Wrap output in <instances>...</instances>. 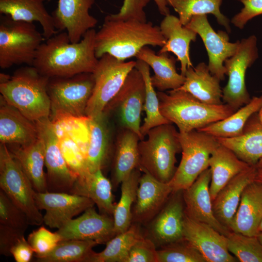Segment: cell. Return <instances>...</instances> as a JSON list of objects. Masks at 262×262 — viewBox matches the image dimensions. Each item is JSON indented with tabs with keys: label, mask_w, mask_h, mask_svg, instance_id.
I'll use <instances>...</instances> for the list:
<instances>
[{
	"label": "cell",
	"mask_w": 262,
	"mask_h": 262,
	"mask_svg": "<svg viewBox=\"0 0 262 262\" xmlns=\"http://www.w3.org/2000/svg\"><path fill=\"white\" fill-rule=\"evenodd\" d=\"M96 33L94 29H90L77 43L70 42L66 32L55 34L41 44L33 66L49 78L93 73L98 61Z\"/></svg>",
	"instance_id": "6da1fadb"
},
{
	"label": "cell",
	"mask_w": 262,
	"mask_h": 262,
	"mask_svg": "<svg viewBox=\"0 0 262 262\" xmlns=\"http://www.w3.org/2000/svg\"><path fill=\"white\" fill-rule=\"evenodd\" d=\"M166 43L160 27L150 21L117 19L110 15L95 36V51L99 59L109 54L119 61L135 57L148 45L162 47Z\"/></svg>",
	"instance_id": "7a4b0ae2"
},
{
	"label": "cell",
	"mask_w": 262,
	"mask_h": 262,
	"mask_svg": "<svg viewBox=\"0 0 262 262\" xmlns=\"http://www.w3.org/2000/svg\"><path fill=\"white\" fill-rule=\"evenodd\" d=\"M157 93L161 114L171 123L175 124L180 133L199 130L224 119L236 111L225 103H203L180 90Z\"/></svg>",
	"instance_id": "3957f363"
},
{
	"label": "cell",
	"mask_w": 262,
	"mask_h": 262,
	"mask_svg": "<svg viewBox=\"0 0 262 262\" xmlns=\"http://www.w3.org/2000/svg\"><path fill=\"white\" fill-rule=\"evenodd\" d=\"M49 80L33 66L22 67L0 82V95L33 121L48 118L51 111Z\"/></svg>",
	"instance_id": "277c9868"
},
{
	"label": "cell",
	"mask_w": 262,
	"mask_h": 262,
	"mask_svg": "<svg viewBox=\"0 0 262 262\" xmlns=\"http://www.w3.org/2000/svg\"><path fill=\"white\" fill-rule=\"evenodd\" d=\"M147 136L138 143V168L160 181L169 182L177 168L176 155L181 152L179 131L169 123L152 128Z\"/></svg>",
	"instance_id": "5b68a950"
},
{
	"label": "cell",
	"mask_w": 262,
	"mask_h": 262,
	"mask_svg": "<svg viewBox=\"0 0 262 262\" xmlns=\"http://www.w3.org/2000/svg\"><path fill=\"white\" fill-rule=\"evenodd\" d=\"M0 20V67L33 66L44 37L31 22L15 21L2 15Z\"/></svg>",
	"instance_id": "8992f818"
},
{
	"label": "cell",
	"mask_w": 262,
	"mask_h": 262,
	"mask_svg": "<svg viewBox=\"0 0 262 262\" xmlns=\"http://www.w3.org/2000/svg\"><path fill=\"white\" fill-rule=\"evenodd\" d=\"M95 81L92 73L69 77L49 78L48 92L50 99L53 121L64 118L85 117Z\"/></svg>",
	"instance_id": "52a82bcc"
},
{
	"label": "cell",
	"mask_w": 262,
	"mask_h": 262,
	"mask_svg": "<svg viewBox=\"0 0 262 262\" xmlns=\"http://www.w3.org/2000/svg\"><path fill=\"white\" fill-rule=\"evenodd\" d=\"M179 138L181 159L169 181L173 192L187 189L209 168L212 153L220 145L217 138L199 130L179 132Z\"/></svg>",
	"instance_id": "ba28073f"
},
{
	"label": "cell",
	"mask_w": 262,
	"mask_h": 262,
	"mask_svg": "<svg viewBox=\"0 0 262 262\" xmlns=\"http://www.w3.org/2000/svg\"><path fill=\"white\" fill-rule=\"evenodd\" d=\"M0 188L27 215L31 225L40 226L43 216L35 202L34 190L7 145L0 144Z\"/></svg>",
	"instance_id": "9c48e42d"
},
{
	"label": "cell",
	"mask_w": 262,
	"mask_h": 262,
	"mask_svg": "<svg viewBox=\"0 0 262 262\" xmlns=\"http://www.w3.org/2000/svg\"><path fill=\"white\" fill-rule=\"evenodd\" d=\"M136 61H119L109 54L98 59L92 73L95 85L88 101L86 116L92 118L102 113L118 93L128 75L135 67Z\"/></svg>",
	"instance_id": "30bf717a"
},
{
	"label": "cell",
	"mask_w": 262,
	"mask_h": 262,
	"mask_svg": "<svg viewBox=\"0 0 262 262\" xmlns=\"http://www.w3.org/2000/svg\"><path fill=\"white\" fill-rule=\"evenodd\" d=\"M257 43V37L254 35L242 39L235 53L224 62L229 79L222 89V101L235 110L251 100L245 76L246 69L258 58Z\"/></svg>",
	"instance_id": "8fae6325"
},
{
	"label": "cell",
	"mask_w": 262,
	"mask_h": 262,
	"mask_svg": "<svg viewBox=\"0 0 262 262\" xmlns=\"http://www.w3.org/2000/svg\"><path fill=\"white\" fill-rule=\"evenodd\" d=\"M35 122L38 135L44 146L48 191L70 193L77 176L69 168L63 156L54 123L49 117Z\"/></svg>",
	"instance_id": "7c38bea8"
},
{
	"label": "cell",
	"mask_w": 262,
	"mask_h": 262,
	"mask_svg": "<svg viewBox=\"0 0 262 262\" xmlns=\"http://www.w3.org/2000/svg\"><path fill=\"white\" fill-rule=\"evenodd\" d=\"M143 77L136 68L128 75L123 85L103 111L116 115L121 129L131 130L142 140L140 133L141 115L145 99Z\"/></svg>",
	"instance_id": "4fadbf2b"
},
{
	"label": "cell",
	"mask_w": 262,
	"mask_h": 262,
	"mask_svg": "<svg viewBox=\"0 0 262 262\" xmlns=\"http://www.w3.org/2000/svg\"><path fill=\"white\" fill-rule=\"evenodd\" d=\"M185 26L200 36L208 55V66L211 73L220 81L223 80L226 74L224 62L235 53L240 41L230 42L229 35L225 32H216L210 24L207 15L193 16Z\"/></svg>",
	"instance_id": "5bb4252c"
},
{
	"label": "cell",
	"mask_w": 262,
	"mask_h": 262,
	"mask_svg": "<svg viewBox=\"0 0 262 262\" xmlns=\"http://www.w3.org/2000/svg\"><path fill=\"white\" fill-rule=\"evenodd\" d=\"M33 196L38 209L46 212L44 223L52 229H60L75 216L95 205L87 197L68 193L34 191Z\"/></svg>",
	"instance_id": "9a60e30c"
},
{
	"label": "cell",
	"mask_w": 262,
	"mask_h": 262,
	"mask_svg": "<svg viewBox=\"0 0 262 262\" xmlns=\"http://www.w3.org/2000/svg\"><path fill=\"white\" fill-rule=\"evenodd\" d=\"M183 239L195 247L207 262H235L229 252L227 237L210 226L185 215Z\"/></svg>",
	"instance_id": "2e32d148"
},
{
	"label": "cell",
	"mask_w": 262,
	"mask_h": 262,
	"mask_svg": "<svg viewBox=\"0 0 262 262\" xmlns=\"http://www.w3.org/2000/svg\"><path fill=\"white\" fill-rule=\"evenodd\" d=\"M185 215L183 191L173 192L150 223L149 238L156 246L162 247L184 239Z\"/></svg>",
	"instance_id": "e0dca14e"
},
{
	"label": "cell",
	"mask_w": 262,
	"mask_h": 262,
	"mask_svg": "<svg viewBox=\"0 0 262 262\" xmlns=\"http://www.w3.org/2000/svg\"><path fill=\"white\" fill-rule=\"evenodd\" d=\"M57 232L62 240L93 241L98 245L106 244L115 235L113 216L98 213L94 206L66 222Z\"/></svg>",
	"instance_id": "ac0fdd59"
},
{
	"label": "cell",
	"mask_w": 262,
	"mask_h": 262,
	"mask_svg": "<svg viewBox=\"0 0 262 262\" xmlns=\"http://www.w3.org/2000/svg\"><path fill=\"white\" fill-rule=\"evenodd\" d=\"M211 171L202 172L187 189L183 191L185 213L190 218L205 223L227 236L231 231L215 216L210 192Z\"/></svg>",
	"instance_id": "d6986e66"
},
{
	"label": "cell",
	"mask_w": 262,
	"mask_h": 262,
	"mask_svg": "<svg viewBox=\"0 0 262 262\" xmlns=\"http://www.w3.org/2000/svg\"><path fill=\"white\" fill-rule=\"evenodd\" d=\"M142 172L131 213L132 222L144 224L157 214L173 190L170 182H163L148 173Z\"/></svg>",
	"instance_id": "ffe728a7"
},
{
	"label": "cell",
	"mask_w": 262,
	"mask_h": 262,
	"mask_svg": "<svg viewBox=\"0 0 262 262\" xmlns=\"http://www.w3.org/2000/svg\"><path fill=\"white\" fill-rule=\"evenodd\" d=\"M95 0H58L52 14L56 30H66L72 43L79 42L89 30L94 29L98 20L89 10Z\"/></svg>",
	"instance_id": "44dd1931"
},
{
	"label": "cell",
	"mask_w": 262,
	"mask_h": 262,
	"mask_svg": "<svg viewBox=\"0 0 262 262\" xmlns=\"http://www.w3.org/2000/svg\"><path fill=\"white\" fill-rule=\"evenodd\" d=\"M35 122L0 97V141L6 145L24 146L38 138Z\"/></svg>",
	"instance_id": "7402d4cb"
},
{
	"label": "cell",
	"mask_w": 262,
	"mask_h": 262,
	"mask_svg": "<svg viewBox=\"0 0 262 262\" xmlns=\"http://www.w3.org/2000/svg\"><path fill=\"white\" fill-rule=\"evenodd\" d=\"M256 175L255 165H251L233 178L212 201L215 216L229 229L243 192L248 184L255 180Z\"/></svg>",
	"instance_id": "603a6c76"
},
{
	"label": "cell",
	"mask_w": 262,
	"mask_h": 262,
	"mask_svg": "<svg viewBox=\"0 0 262 262\" xmlns=\"http://www.w3.org/2000/svg\"><path fill=\"white\" fill-rule=\"evenodd\" d=\"M262 220V183L257 180L244 190L230 229L248 236H257Z\"/></svg>",
	"instance_id": "cb8c5ba5"
},
{
	"label": "cell",
	"mask_w": 262,
	"mask_h": 262,
	"mask_svg": "<svg viewBox=\"0 0 262 262\" xmlns=\"http://www.w3.org/2000/svg\"><path fill=\"white\" fill-rule=\"evenodd\" d=\"M159 27L166 43L158 53H173L180 62V74L184 76L187 68L193 66L189 54L190 44L196 41L197 33L183 26L178 17L170 14L165 16Z\"/></svg>",
	"instance_id": "d4e9b609"
},
{
	"label": "cell",
	"mask_w": 262,
	"mask_h": 262,
	"mask_svg": "<svg viewBox=\"0 0 262 262\" xmlns=\"http://www.w3.org/2000/svg\"><path fill=\"white\" fill-rule=\"evenodd\" d=\"M113 184L102 169L88 170L77 177L70 193L87 197L97 205L100 213L113 216L116 203Z\"/></svg>",
	"instance_id": "484cf974"
},
{
	"label": "cell",
	"mask_w": 262,
	"mask_h": 262,
	"mask_svg": "<svg viewBox=\"0 0 262 262\" xmlns=\"http://www.w3.org/2000/svg\"><path fill=\"white\" fill-rule=\"evenodd\" d=\"M0 13L15 21L38 22L46 39L57 33L53 17L42 0H0Z\"/></svg>",
	"instance_id": "4316f807"
},
{
	"label": "cell",
	"mask_w": 262,
	"mask_h": 262,
	"mask_svg": "<svg viewBox=\"0 0 262 262\" xmlns=\"http://www.w3.org/2000/svg\"><path fill=\"white\" fill-rule=\"evenodd\" d=\"M251 166L239 158L230 148L220 143L212 153L209 163L211 175L210 192L212 201L233 178Z\"/></svg>",
	"instance_id": "83f0119b"
},
{
	"label": "cell",
	"mask_w": 262,
	"mask_h": 262,
	"mask_svg": "<svg viewBox=\"0 0 262 262\" xmlns=\"http://www.w3.org/2000/svg\"><path fill=\"white\" fill-rule=\"evenodd\" d=\"M135 57L146 63L153 69L154 74L151 76V82L158 91L174 90L184 83L185 76L177 72L176 59L167 52L158 53L149 47H143Z\"/></svg>",
	"instance_id": "f1b7e54d"
},
{
	"label": "cell",
	"mask_w": 262,
	"mask_h": 262,
	"mask_svg": "<svg viewBox=\"0 0 262 262\" xmlns=\"http://www.w3.org/2000/svg\"><path fill=\"white\" fill-rule=\"evenodd\" d=\"M185 80L178 90L187 92L201 102L212 105L223 103L220 80L212 74L208 65L200 63L195 67L187 68Z\"/></svg>",
	"instance_id": "f546056e"
},
{
	"label": "cell",
	"mask_w": 262,
	"mask_h": 262,
	"mask_svg": "<svg viewBox=\"0 0 262 262\" xmlns=\"http://www.w3.org/2000/svg\"><path fill=\"white\" fill-rule=\"evenodd\" d=\"M107 117L103 112L96 117H88L89 139L85 161L90 172L102 170L109 159L111 134Z\"/></svg>",
	"instance_id": "4dcf8cb0"
},
{
	"label": "cell",
	"mask_w": 262,
	"mask_h": 262,
	"mask_svg": "<svg viewBox=\"0 0 262 262\" xmlns=\"http://www.w3.org/2000/svg\"><path fill=\"white\" fill-rule=\"evenodd\" d=\"M8 148L20 165L33 190L37 192L48 191L47 176L44 170V146L41 138L38 136L30 145H12Z\"/></svg>",
	"instance_id": "1f68e13d"
},
{
	"label": "cell",
	"mask_w": 262,
	"mask_h": 262,
	"mask_svg": "<svg viewBox=\"0 0 262 262\" xmlns=\"http://www.w3.org/2000/svg\"><path fill=\"white\" fill-rule=\"evenodd\" d=\"M140 138L132 131L121 129L116 140L113 161L112 180L113 187L118 184L139 166L138 143Z\"/></svg>",
	"instance_id": "d6a6232c"
},
{
	"label": "cell",
	"mask_w": 262,
	"mask_h": 262,
	"mask_svg": "<svg viewBox=\"0 0 262 262\" xmlns=\"http://www.w3.org/2000/svg\"><path fill=\"white\" fill-rule=\"evenodd\" d=\"M217 139L220 144L230 148L239 158L250 165H255L262 157V126L257 113L248 119L241 135Z\"/></svg>",
	"instance_id": "836d02e7"
},
{
	"label": "cell",
	"mask_w": 262,
	"mask_h": 262,
	"mask_svg": "<svg viewBox=\"0 0 262 262\" xmlns=\"http://www.w3.org/2000/svg\"><path fill=\"white\" fill-rule=\"evenodd\" d=\"M262 107V95L253 97L248 103L229 116L197 130L217 138L239 136L243 133L244 127L250 117Z\"/></svg>",
	"instance_id": "e575fe53"
},
{
	"label": "cell",
	"mask_w": 262,
	"mask_h": 262,
	"mask_svg": "<svg viewBox=\"0 0 262 262\" xmlns=\"http://www.w3.org/2000/svg\"><path fill=\"white\" fill-rule=\"evenodd\" d=\"M141 176V171L136 168L121 183L120 198L113 214L115 235L126 231L131 225V211Z\"/></svg>",
	"instance_id": "d590c367"
},
{
	"label": "cell",
	"mask_w": 262,
	"mask_h": 262,
	"mask_svg": "<svg viewBox=\"0 0 262 262\" xmlns=\"http://www.w3.org/2000/svg\"><path fill=\"white\" fill-rule=\"evenodd\" d=\"M142 236L138 226L131 224L126 231L110 239L103 250L93 251L87 262H126L131 248Z\"/></svg>",
	"instance_id": "8d00e7d4"
},
{
	"label": "cell",
	"mask_w": 262,
	"mask_h": 262,
	"mask_svg": "<svg viewBox=\"0 0 262 262\" xmlns=\"http://www.w3.org/2000/svg\"><path fill=\"white\" fill-rule=\"evenodd\" d=\"M135 67L141 73L145 85V99L143 111L146 113V117L140 128V133L143 140L152 128L171 123L160 112L157 93L151 82L149 66L144 61L137 60Z\"/></svg>",
	"instance_id": "74e56055"
},
{
	"label": "cell",
	"mask_w": 262,
	"mask_h": 262,
	"mask_svg": "<svg viewBox=\"0 0 262 262\" xmlns=\"http://www.w3.org/2000/svg\"><path fill=\"white\" fill-rule=\"evenodd\" d=\"M179 16L183 25H186L193 16L211 14L215 16L218 23L230 31L229 21L220 10L222 0H165Z\"/></svg>",
	"instance_id": "f35d334b"
},
{
	"label": "cell",
	"mask_w": 262,
	"mask_h": 262,
	"mask_svg": "<svg viewBox=\"0 0 262 262\" xmlns=\"http://www.w3.org/2000/svg\"><path fill=\"white\" fill-rule=\"evenodd\" d=\"M98 244L93 241L65 240L46 255L36 259L39 262H87Z\"/></svg>",
	"instance_id": "ab89813d"
},
{
	"label": "cell",
	"mask_w": 262,
	"mask_h": 262,
	"mask_svg": "<svg viewBox=\"0 0 262 262\" xmlns=\"http://www.w3.org/2000/svg\"><path fill=\"white\" fill-rule=\"evenodd\" d=\"M227 237V247L241 262H262V245L257 236L231 231Z\"/></svg>",
	"instance_id": "60d3db41"
},
{
	"label": "cell",
	"mask_w": 262,
	"mask_h": 262,
	"mask_svg": "<svg viewBox=\"0 0 262 262\" xmlns=\"http://www.w3.org/2000/svg\"><path fill=\"white\" fill-rule=\"evenodd\" d=\"M56 131L62 153L71 170L77 177L88 171L85 161L86 150L62 130L60 131L56 129Z\"/></svg>",
	"instance_id": "b9f144b4"
},
{
	"label": "cell",
	"mask_w": 262,
	"mask_h": 262,
	"mask_svg": "<svg viewBox=\"0 0 262 262\" xmlns=\"http://www.w3.org/2000/svg\"><path fill=\"white\" fill-rule=\"evenodd\" d=\"M158 262H207L203 256L184 239L157 250Z\"/></svg>",
	"instance_id": "7bdbcfd3"
},
{
	"label": "cell",
	"mask_w": 262,
	"mask_h": 262,
	"mask_svg": "<svg viewBox=\"0 0 262 262\" xmlns=\"http://www.w3.org/2000/svg\"><path fill=\"white\" fill-rule=\"evenodd\" d=\"M0 225L25 232L31 225L26 214L0 190Z\"/></svg>",
	"instance_id": "ee69618b"
},
{
	"label": "cell",
	"mask_w": 262,
	"mask_h": 262,
	"mask_svg": "<svg viewBox=\"0 0 262 262\" xmlns=\"http://www.w3.org/2000/svg\"><path fill=\"white\" fill-rule=\"evenodd\" d=\"M27 241L35 253V257L37 258L52 251L62 238L57 231L51 232L41 226L29 234Z\"/></svg>",
	"instance_id": "f6af8a7d"
},
{
	"label": "cell",
	"mask_w": 262,
	"mask_h": 262,
	"mask_svg": "<svg viewBox=\"0 0 262 262\" xmlns=\"http://www.w3.org/2000/svg\"><path fill=\"white\" fill-rule=\"evenodd\" d=\"M126 262H158L156 245L149 238L142 236L131 248Z\"/></svg>",
	"instance_id": "bcb514c9"
},
{
	"label": "cell",
	"mask_w": 262,
	"mask_h": 262,
	"mask_svg": "<svg viewBox=\"0 0 262 262\" xmlns=\"http://www.w3.org/2000/svg\"><path fill=\"white\" fill-rule=\"evenodd\" d=\"M147 4L145 0H124L119 12L110 15L117 19H132L146 22L147 19L144 8Z\"/></svg>",
	"instance_id": "7dc6e473"
},
{
	"label": "cell",
	"mask_w": 262,
	"mask_h": 262,
	"mask_svg": "<svg viewBox=\"0 0 262 262\" xmlns=\"http://www.w3.org/2000/svg\"><path fill=\"white\" fill-rule=\"evenodd\" d=\"M244 7L231 19V23L242 29L251 19L262 15V0H240Z\"/></svg>",
	"instance_id": "c3c4849f"
},
{
	"label": "cell",
	"mask_w": 262,
	"mask_h": 262,
	"mask_svg": "<svg viewBox=\"0 0 262 262\" xmlns=\"http://www.w3.org/2000/svg\"><path fill=\"white\" fill-rule=\"evenodd\" d=\"M24 232L0 225V254L10 257V250L24 236Z\"/></svg>",
	"instance_id": "681fc988"
},
{
	"label": "cell",
	"mask_w": 262,
	"mask_h": 262,
	"mask_svg": "<svg viewBox=\"0 0 262 262\" xmlns=\"http://www.w3.org/2000/svg\"><path fill=\"white\" fill-rule=\"evenodd\" d=\"M34 252L24 236L21 238L11 248V256L16 262H29L32 260Z\"/></svg>",
	"instance_id": "f907efd6"
},
{
	"label": "cell",
	"mask_w": 262,
	"mask_h": 262,
	"mask_svg": "<svg viewBox=\"0 0 262 262\" xmlns=\"http://www.w3.org/2000/svg\"><path fill=\"white\" fill-rule=\"evenodd\" d=\"M147 3L149 0H145ZM155 2L160 14L166 16L170 14V11L167 7L168 4L165 0H153Z\"/></svg>",
	"instance_id": "816d5d0a"
},
{
	"label": "cell",
	"mask_w": 262,
	"mask_h": 262,
	"mask_svg": "<svg viewBox=\"0 0 262 262\" xmlns=\"http://www.w3.org/2000/svg\"><path fill=\"white\" fill-rule=\"evenodd\" d=\"M255 166L257 171L262 172V157L259 160Z\"/></svg>",
	"instance_id": "f5cc1de1"
},
{
	"label": "cell",
	"mask_w": 262,
	"mask_h": 262,
	"mask_svg": "<svg viewBox=\"0 0 262 262\" xmlns=\"http://www.w3.org/2000/svg\"><path fill=\"white\" fill-rule=\"evenodd\" d=\"M255 180L262 183V172L257 171Z\"/></svg>",
	"instance_id": "db71d44e"
},
{
	"label": "cell",
	"mask_w": 262,
	"mask_h": 262,
	"mask_svg": "<svg viewBox=\"0 0 262 262\" xmlns=\"http://www.w3.org/2000/svg\"><path fill=\"white\" fill-rule=\"evenodd\" d=\"M258 117L261 125L262 126V107L258 111Z\"/></svg>",
	"instance_id": "11a10c76"
},
{
	"label": "cell",
	"mask_w": 262,
	"mask_h": 262,
	"mask_svg": "<svg viewBox=\"0 0 262 262\" xmlns=\"http://www.w3.org/2000/svg\"><path fill=\"white\" fill-rule=\"evenodd\" d=\"M257 236L262 245V232L258 233Z\"/></svg>",
	"instance_id": "9f6ffc18"
},
{
	"label": "cell",
	"mask_w": 262,
	"mask_h": 262,
	"mask_svg": "<svg viewBox=\"0 0 262 262\" xmlns=\"http://www.w3.org/2000/svg\"><path fill=\"white\" fill-rule=\"evenodd\" d=\"M260 232H262V220L261 222H260V224L258 229V233H260Z\"/></svg>",
	"instance_id": "6f0895ef"
},
{
	"label": "cell",
	"mask_w": 262,
	"mask_h": 262,
	"mask_svg": "<svg viewBox=\"0 0 262 262\" xmlns=\"http://www.w3.org/2000/svg\"><path fill=\"white\" fill-rule=\"evenodd\" d=\"M43 0V1L44 2V1H45L47 0Z\"/></svg>",
	"instance_id": "680465c9"
}]
</instances>
